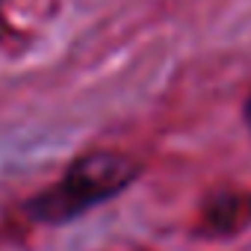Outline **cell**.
<instances>
[{"label":"cell","mask_w":251,"mask_h":251,"mask_svg":"<svg viewBox=\"0 0 251 251\" xmlns=\"http://www.w3.org/2000/svg\"><path fill=\"white\" fill-rule=\"evenodd\" d=\"M139 175H142V163L136 157L124 151H112V148H95V151L80 154L65 169V175L53 186L30 198L24 210L36 222L62 225L115 198Z\"/></svg>","instance_id":"6da1fadb"},{"label":"cell","mask_w":251,"mask_h":251,"mask_svg":"<svg viewBox=\"0 0 251 251\" xmlns=\"http://www.w3.org/2000/svg\"><path fill=\"white\" fill-rule=\"evenodd\" d=\"M251 225V192L219 189L201 204V233L233 236Z\"/></svg>","instance_id":"7a4b0ae2"},{"label":"cell","mask_w":251,"mask_h":251,"mask_svg":"<svg viewBox=\"0 0 251 251\" xmlns=\"http://www.w3.org/2000/svg\"><path fill=\"white\" fill-rule=\"evenodd\" d=\"M242 115H245V124H248V130H251V95H248V100H245V109H242Z\"/></svg>","instance_id":"3957f363"}]
</instances>
